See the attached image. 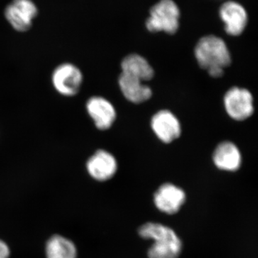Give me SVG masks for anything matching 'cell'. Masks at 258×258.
<instances>
[{"label": "cell", "instance_id": "cell-1", "mask_svg": "<svg viewBox=\"0 0 258 258\" xmlns=\"http://www.w3.org/2000/svg\"><path fill=\"white\" fill-rule=\"evenodd\" d=\"M195 55L199 66L215 79L223 76L224 69L231 63L227 45L222 38L215 35L200 39L195 47Z\"/></svg>", "mask_w": 258, "mask_h": 258}, {"label": "cell", "instance_id": "cell-2", "mask_svg": "<svg viewBox=\"0 0 258 258\" xmlns=\"http://www.w3.org/2000/svg\"><path fill=\"white\" fill-rule=\"evenodd\" d=\"M140 237L154 243L148 251L149 258H178L182 243L174 230L156 222H148L139 229Z\"/></svg>", "mask_w": 258, "mask_h": 258}, {"label": "cell", "instance_id": "cell-3", "mask_svg": "<svg viewBox=\"0 0 258 258\" xmlns=\"http://www.w3.org/2000/svg\"><path fill=\"white\" fill-rule=\"evenodd\" d=\"M179 10L173 0H161L150 12L146 26L150 32L175 33L179 28Z\"/></svg>", "mask_w": 258, "mask_h": 258}, {"label": "cell", "instance_id": "cell-4", "mask_svg": "<svg viewBox=\"0 0 258 258\" xmlns=\"http://www.w3.org/2000/svg\"><path fill=\"white\" fill-rule=\"evenodd\" d=\"M83 81L82 71L72 62L59 64L51 74V83L54 90L66 98L76 96L81 91Z\"/></svg>", "mask_w": 258, "mask_h": 258}, {"label": "cell", "instance_id": "cell-5", "mask_svg": "<svg viewBox=\"0 0 258 258\" xmlns=\"http://www.w3.org/2000/svg\"><path fill=\"white\" fill-rule=\"evenodd\" d=\"M224 106L232 119L244 120L254 113L253 96L246 88H230L224 97Z\"/></svg>", "mask_w": 258, "mask_h": 258}, {"label": "cell", "instance_id": "cell-6", "mask_svg": "<svg viewBox=\"0 0 258 258\" xmlns=\"http://www.w3.org/2000/svg\"><path fill=\"white\" fill-rule=\"evenodd\" d=\"M5 15L12 28L24 32L31 28L37 15V8L32 0H13L7 7Z\"/></svg>", "mask_w": 258, "mask_h": 258}, {"label": "cell", "instance_id": "cell-7", "mask_svg": "<svg viewBox=\"0 0 258 258\" xmlns=\"http://www.w3.org/2000/svg\"><path fill=\"white\" fill-rule=\"evenodd\" d=\"M151 126L157 138L165 144L174 142L181 133L179 119L168 110H161L153 115Z\"/></svg>", "mask_w": 258, "mask_h": 258}, {"label": "cell", "instance_id": "cell-8", "mask_svg": "<svg viewBox=\"0 0 258 258\" xmlns=\"http://www.w3.org/2000/svg\"><path fill=\"white\" fill-rule=\"evenodd\" d=\"M220 17L225 24L226 32L232 36L240 35L248 22L247 11L242 5L235 1L226 2L222 5Z\"/></svg>", "mask_w": 258, "mask_h": 258}, {"label": "cell", "instance_id": "cell-9", "mask_svg": "<svg viewBox=\"0 0 258 258\" xmlns=\"http://www.w3.org/2000/svg\"><path fill=\"white\" fill-rule=\"evenodd\" d=\"M86 111L97 128L105 131L111 128L116 118L114 106L106 98L92 96L86 102Z\"/></svg>", "mask_w": 258, "mask_h": 258}, {"label": "cell", "instance_id": "cell-10", "mask_svg": "<svg viewBox=\"0 0 258 258\" xmlns=\"http://www.w3.org/2000/svg\"><path fill=\"white\" fill-rule=\"evenodd\" d=\"M185 200L184 190L171 183L161 185L154 194V204L158 210L169 215L179 212Z\"/></svg>", "mask_w": 258, "mask_h": 258}, {"label": "cell", "instance_id": "cell-11", "mask_svg": "<svg viewBox=\"0 0 258 258\" xmlns=\"http://www.w3.org/2000/svg\"><path fill=\"white\" fill-rule=\"evenodd\" d=\"M86 169L93 179L105 181L115 175L118 169V164L113 154L100 149L88 159Z\"/></svg>", "mask_w": 258, "mask_h": 258}, {"label": "cell", "instance_id": "cell-12", "mask_svg": "<svg viewBox=\"0 0 258 258\" xmlns=\"http://www.w3.org/2000/svg\"><path fill=\"white\" fill-rule=\"evenodd\" d=\"M212 158L215 165L223 171L238 170L242 164L240 149L230 142H223L217 145Z\"/></svg>", "mask_w": 258, "mask_h": 258}, {"label": "cell", "instance_id": "cell-13", "mask_svg": "<svg viewBox=\"0 0 258 258\" xmlns=\"http://www.w3.org/2000/svg\"><path fill=\"white\" fill-rule=\"evenodd\" d=\"M118 85L123 96L132 103H144L152 96V89L143 81L122 73L118 78Z\"/></svg>", "mask_w": 258, "mask_h": 258}, {"label": "cell", "instance_id": "cell-14", "mask_svg": "<svg viewBox=\"0 0 258 258\" xmlns=\"http://www.w3.org/2000/svg\"><path fill=\"white\" fill-rule=\"evenodd\" d=\"M122 74L128 75L141 80L148 81L153 79L154 76V69L149 62L144 57L138 54H131L122 60Z\"/></svg>", "mask_w": 258, "mask_h": 258}, {"label": "cell", "instance_id": "cell-15", "mask_svg": "<svg viewBox=\"0 0 258 258\" xmlns=\"http://www.w3.org/2000/svg\"><path fill=\"white\" fill-rule=\"evenodd\" d=\"M46 254L47 258H76L77 250L71 240L56 235L47 242Z\"/></svg>", "mask_w": 258, "mask_h": 258}, {"label": "cell", "instance_id": "cell-16", "mask_svg": "<svg viewBox=\"0 0 258 258\" xmlns=\"http://www.w3.org/2000/svg\"><path fill=\"white\" fill-rule=\"evenodd\" d=\"M9 255V247L5 242L0 240V258H8Z\"/></svg>", "mask_w": 258, "mask_h": 258}]
</instances>
